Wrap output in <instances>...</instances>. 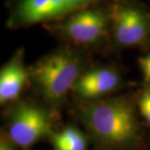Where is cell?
Returning a JSON list of instances; mask_svg holds the SVG:
<instances>
[{
  "label": "cell",
  "instance_id": "1",
  "mask_svg": "<svg viewBox=\"0 0 150 150\" xmlns=\"http://www.w3.org/2000/svg\"><path fill=\"white\" fill-rule=\"evenodd\" d=\"M80 118L101 144L125 148L138 138V121L134 102L129 97L93 100L80 112Z\"/></svg>",
  "mask_w": 150,
  "mask_h": 150
},
{
  "label": "cell",
  "instance_id": "11",
  "mask_svg": "<svg viewBox=\"0 0 150 150\" xmlns=\"http://www.w3.org/2000/svg\"><path fill=\"white\" fill-rule=\"evenodd\" d=\"M139 63L145 79L147 80H150V55L140 58Z\"/></svg>",
  "mask_w": 150,
  "mask_h": 150
},
{
  "label": "cell",
  "instance_id": "7",
  "mask_svg": "<svg viewBox=\"0 0 150 150\" xmlns=\"http://www.w3.org/2000/svg\"><path fill=\"white\" fill-rule=\"evenodd\" d=\"M121 85L122 78L117 70L110 67H98L83 72L72 91L83 99L96 100L116 91Z\"/></svg>",
  "mask_w": 150,
  "mask_h": 150
},
{
  "label": "cell",
  "instance_id": "6",
  "mask_svg": "<svg viewBox=\"0 0 150 150\" xmlns=\"http://www.w3.org/2000/svg\"><path fill=\"white\" fill-rule=\"evenodd\" d=\"M53 133L52 118L42 106L20 102L12 109L8 134L14 144L28 148L44 137H50Z\"/></svg>",
  "mask_w": 150,
  "mask_h": 150
},
{
  "label": "cell",
  "instance_id": "5",
  "mask_svg": "<svg viewBox=\"0 0 150 150\" xmlns=\"http://www.w3.org/2000/svg\"><path fill=\"white\" fill-rule=\"evenodd\" d=\"M113 39L122 47L144 43L150 33V16L131 0H114L107 9Z\"/></svg>",
  "mask_w": 150,
  "mask_h": 150
},
{
  "label": "cell",
  "instance_id": "4",
  "mask_svg": "<svg viewBox=\"0 0 150 150\" xmlns=\"http://www.w3.org/2000/svg\"><path fill=\"white\" fill-rule=\"evenodd\" d=\"M52 29L58 36L75 44L92 45L106 37L110 22L107 9L90 6L58 21Z\"/></svg>",
  "mask_w": 150,
  "mask_h": 150
},
{
  "label": "cell",
  "instance_id": "12",
  "mask_svg": "<svg viewBox=\"0 0 150 150\" xmlns=\"http://www.w3.org/2000/svg\"><path fill=\"white\" fill-rule=\"evenodd\" d=\"M0 150H13V148L11 147L10 144L8 143H7L6 141L2 140L1 141V144H0Z\"/></svg>",
  "mask_w": 150,
  "mask_h": 150
},
{
  "label": "cell",
  "instance_id": "10",
  "mask_svg": "<svg viewBox=\"0 0 150 150\" xmlns=\"http://www.w3.org/2000/svg\"><path fill=\"white\" fill-rule=\"evenodd\" d=\"M139 108L141 114L150 126V88L144 90L139 97Z\"/></svg>",
  "mask_w": 150,
  "mask_h": 150
},
{
  "label": "cell",
  "instance_id": "9",
  "mask_svg": "<svg viewBox=\"0 0 150 150\" xmlns=\"http://www.w3.org/2000/svg\"><path fill=\"white\" fill-rule=\"evenodd\" d=\"M55 150H86L87 139L80 130L73 126L66 127L58 133L51 134Z\"/></svg>",
  "mask_w": 150,
  "mask_h": 150
},
{
  "label": "cell",
  "instance_id": "3",
  "mask_svg": "<svg viewBox=\"0 0 150 150\" xmlns=\"http://www.w3.org/2000/svg\"><path fill=\"white\" fill-rule=\"evenodd\" d=\"M103 0H14L7 25L12 28L59 21Z\"/></svg>",
  "mask_w": 150,
  "mask_h": 150
},
{
  "label": "cell",
  "instance_id": "8",
  "mask_svg": "<svg viewBox=\"0 0 150 150\" xmlns=\"http://www.w3.org/2000/svg\"><path fill=\"white\" fill-rule=\"evenodd\" d=\"M29 80V71L24 65L23 52L18 50L0 71L1 104L16 100Z\"/></svg>",
  "mask_w": 150,
  "mask_h": 150
},
{
  "label": "cell",
  "instance_id": "2",
  "mask_svg": "<svg viewBox=\"0 0 150 150\" xmlns=\"http://www.w3.org/2000/svg\"><path fill=\"white\" fill-rule=\"evenodd\" d=\"M83 59L77 51L61 48L47 54L28 69L29 80L35 91L51 105L58 106L83 72Z\"/></svg>",
  "mask_w": 150,
  "mask_h": 150
}]
</instances>
